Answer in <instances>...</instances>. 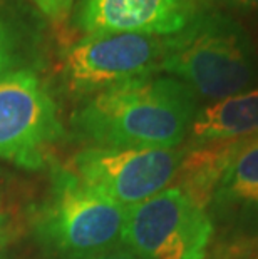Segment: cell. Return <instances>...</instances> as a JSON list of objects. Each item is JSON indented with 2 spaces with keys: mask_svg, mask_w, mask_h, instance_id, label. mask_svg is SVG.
<instances>
[{
  "mask_svg": "<svg viewBox=\"0 0 258 259\" xmlns=\"http://www.w3.org/2000/svg\"><path fill=\"white\" fill-rule=\"evenodd\" d=\"M196 99L171 75L139 77L94 94L72 125L92 146L176 149L193 122Z\"/></svg>",
  "mask_w": 258,
  "mask_h": 259,
  "instance_id": "1",
  "label": "cell"
},
{
  "mask_svg": "<svg viewBox=\"0 0 258 259\" xmlns=\"http://www.w3.org/2000/svg\"><path fill=\"white\" fill-rule=\"evenodd\" d=\"M161 70L188 85L196 97L222 101L256 89L258 51L238 20L206 12L166 37Z\"/></svg>",
  "mask_w": 258,
  "mask_h": 259,
  "instance_id": "2",
  "label": "cell"
},
{
  "mask_svg": "<svg viewBox=\"0 0 258 259\" xmlns=\"http://www.w3.org/2000/svg\"><path fill=\"white\" fill-rule=\"evenodd\" d=\"M128 207L89 189L65 170L35 221V233L46 246L76 259H86L123 244Z\"/></svg>",
  "mask_w": 258,
  "mask_h": 259,
  "instance_id": "3",
  "label": "cell"
},
{
  "mask_svg": "<svg viewBox=\"0 0 258 259\" xmlns=\"http://www.w3.org/2000/svg\"><path fill=\"white\" fill-rule=\"evenodd\" d=\"M213 234L205 209L166 187L128 207L123 244L142 259H203Z\"/></svg>",
  "mask_w": 258,
  "mask_h": 259,
  "instance_id": "4",
  "label": "cell"
},
{
  "mask_svg": "<svg viewBox=\"0 0 258 259\" xmlns=\"http://www.w3.org/2000/svg\"><path fill=\"white\" fill-rule=\"evenodd\" d=\"M183 154L179 149L91 146L76 154L65 170L89 189L133 207L171 184Z\"/></svg>",
  "mask_w": 258,
  "mask_h": 259,
  "instance_id": "5",
  "label": "cell"
},
{
  "mask_svg": "<svg viewBox=\"0 0 258 259\" xmlns=\"http://www.w3.org/2000/svg\"><path fill=\"white\" fill-rule=\"evenodd\" d=\"M166 37L138 34H87L62 57L64 82L79 96L97 94L161 70Z\"/></svg>",
  "mask_w": 258,
  "mask_h": 259,
  "instance_id": "6",
  "label": "cell"
},
{
  "mask_svg": "<svg viewBox=\"0 0 258 259\" xmlns=\"http://www.w3.org/2000/svg\"><path fill=\"white\" fill-rule=\"evenodd\" d=\"M60 136L57 107L34 72L0 77V159L41 166L46 149Z\"/></svg>",
  "mask_w": 258,
  "mask_h": 259,
  "instance_id": "7",
  "label": "cell"
},
{
  "mask_svg": "<svg viewBox=\"0 0 258 259\" xmlns=\"http://www.w3.org/2000/svg\"><path fill=\"white\" fill-rule=\"evenodd\" d=\"M190 0H78L76 20L87 34L169 37L193 19Z\"/></svg>",
  "mask_w": 258,
  "mask_h": 259,
  "instance_id": "8",
  "label": "cell"
},
{
  "mask_svg": "<svg viewBox=\"0 0 258 259\" xmlns=\"http://www.w3.org/2000/svg\"><path fill=\"white\" fill-rule=\"evenodd\" d=\"M240 141L208 142L185 152L169 187L181 191L195 206L206 211L213 202Z\"/></svg>",
  "mask_w": 258,
  "mask_h": 259,
  "instance_id": "9",
  "label": "cell"
},
{
  "mask_svg": "<svg viewBox=\"0 0 258 259\" xmlns=\"http://www.w3.org/2000/svg\"><path fill=\"white\" fill-rule=\"evenodd\" d=\"M196 146L258 134V89L225 97L196 111L191 122Z\"/></svg>",
  "mask_w": 258,
  "mask_h": 259,
  "instance_id": "10",
  "label": "cell"
},
{
  "mask_svg": "<svg viewBox=\"0 0 258 259\" xmlns=\"http://www.w3.org/2000/svg\"><path fill=\"white\" fill-rule=\"evenodd\" d=\"M213 202L218 206H258V134L238 142Z\"/></svg>",
  "mask_w": 258,
  "mask_h": 259,
  "instance_id": "11",
  "label": "cell"
},
{
  "mask_svg": "<svg viewBox=\"0 0 258 259\" xmlns=\"http://www.w3.org/2000/svg\"><path fill=\"white\" fill-rule=\"evenodd\" d=\"M15 60V42L9 25L0 19V77L9 74Z\"/></svg>",
  "mask_w": 258,
  "mask_h": 259,
  "instance_id": "12",
  "label": "cell"
},
{
  "mask_svg": "<svg viewBox=\"0 0 258 259\" xmlns=\"http://www.w3.org/2000/svg\"><path fill=\"white\" fill-rule=\"evenodd\" d=\"M32 2L42 10V14H46L52 20L67 17L74 5V0H32Z\"/></svg>",
  "mask_w": 258,
  "mask_h": 259,
  "instance_id": "13",
  "label": "cell"
},
{
  "mask_svg": "<svg viewBox=\"0 0 258 259\" xmlns=\"http://www.w3.org/2000/svg\"><path fill=\"white\" fill-rule=\"evenodd\" d=\"M86 259H142V257L131 249H128L126 246H121V247L118 246V247H114V249H109L106 252H101V254H96Z\"/></svg>",
  "mask_w": 258,
  "mask_h": 259,
  "instance_id": "14",
  "label": "cell"
},
{
  "mask_svg": "<svg viewBox=\"0 0 258 259\" xmlns=\"http://www.w3.org/2000/svg\"><path fill=\"white\" fill-rule=\"evenodd\" d=\"M227 2L240 12L258 14V0H227Z\"/></svg>",
  "mask_w": 258,
  "mask_h": 259,
  "instance_id": "15",
  "label": "cell"
},
{
  "mask_svg": "<svg viewBox=\"0 0 258 259\" xmlns=\"http://www.w3.org/2000/svg\"><path fill=\"white\" fill-rule=\"evenodd\" d=\"M235 259H258V239L255 246H245L243 251H238Z\"/></svg>",
  "mask_w": 258,
  "mask_h": 259,
  "instance_id": "16",
  "label": "cell"
},
{
  "mask_svg": "<svg viewBox=\"0 0 258 259\" xmlns=\"http://www.w3.org/2000/svg\"><path fill=\"white\" fill-rule=\"evenodd\" d=\"M4 216H0V246H2V239H4Z\"/></svg>",
  "mask_w": 258,
  "mask_h": 259,
  "instance_id": "17",
  "label": "cell"
}]
</instances>
